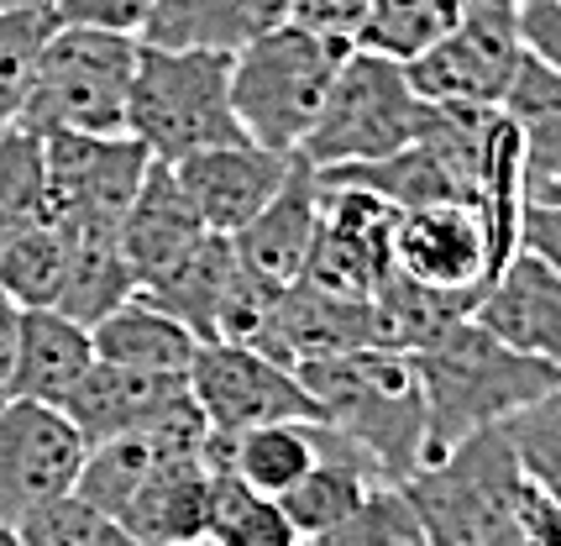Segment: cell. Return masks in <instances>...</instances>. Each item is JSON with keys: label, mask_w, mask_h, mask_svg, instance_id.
I'll use <instances>...</instances> for the list:
<instances>
[{"label": "cell", "mask_w": 561, "mask_h": 546, "mask_svg": "<svg viewBox=\"0 0 561 546\" xmlns=\"http://www.w3.org/2000/svg\"><path fill=\"white\" fill-rule=\"evenodd\" d=\"M316 395L320 421L336 425L383 478H410L431 463V416L415 357L399 348H346L294 363Z\"/></svg>", "instance_id": "cell-1"}, {"label": "cell", "mask_w": 561, "mask_h": 546, "mask_svg": "<svg viewBox=\"0 0 561 546\" xmlns=\"http://www.w3.org/2000/svg\"><path fill=\"white\" fill-rule=\"evenodd\" d=\"M367 5L373 0H289V22L325 32V37H342V43H357V26H363Z\"/></svg>", "instance_id": "cell-36"}, {"label": "cell", "mask_w": 561, "mask_h": 546, "mask_svg": "<svg viewBox=\"0 0 561 546\" xmlns=\"http://www.w3.org/2000/svg\"><path fill=\"white\" fill-rule=\"evenodd\" d=\"M410 357H415L420 389H425L431 457H440L451 442H462L483 425L510 421L519 405L561 389V363H546V357L499 342L472 316L440 326Z\"/></svg>", "instance_id": "cell-2"}, {"label": "cell", "mask_w": 561, "mask_h": 546, "mask_svg": "<svg viewBox=\"0 0 561 546\" xmlns=\"http://www.w3.org/2000/svg\"><path fill=\"white\" fill-rule=\"evenodd\" d=\"M48 205L73 237H122L152 152L131 132H48Z\"/></svg>", "instance_id": "cell-8"}, {"label": "cell", "mask_w": 561, "mask_h": 546, "mask_svg": "<svg viewBox=\"0 0 561 546\" xmlns=\"http://www.w3.org/2000/svg\"><path fill=\"white\" fill-rule=\"evenodd\" d=\"M231 273H237V248H231L226 231H210L195 252H184L173 269H163L152 284H142L137 295L152 299V305H163L169 316H179L199 342H210V337H216L220 295H226Z\"/></svg>", "instance_id": "cell-24"}, {"label": "cell", "mask_w": 561, "mask_h": 546, "mask_svg": "<svg viewBox=\"0 0 561 546\" xmlns=\"http://www.w3.org/2000/svg\"><path fill=\"white\" fill-rule=\"evenodd\" d=\"M16 337H22V305L0 289V399H11V373H16Z\"/></svg>", "instance_id": "cell-40"}, {"label": "cell", "mask_w": 561, "mask_h": 546, "mask_svg": "<svg viewBox=\"0 0 561 546\" xmlns=\"http://www.w3.org/2000/svg\"><path fill=\"white\" fill-rule=\"evenodd\" d=\"M393 269L410 273L425 289H446L478 305L489 289L493 258H489V226L478 216V205H415L399 211L393 226Z\"/></svg>", "instance_id": "cell-13"}, {"label": "cell", "mask_w": 561, "mask_h": 546, "mask_svg": "<svg viewBox=\"0 0 561 546\" xmlns=\"http://www.w3.org/2000/svg\"><path fill=\"white\" fill-rule=\"evenodd\" d=\"M173 179L184 184V195L195 200L210 231H242L263 205H268L294 169V152H273L263 143H216L205 152H190L184 163H169Z\"/></svg>", "instance_id": "cell-14"}, {"label": "cell", "mask_w": 561, "mask_h": 546, "mask_svg": "<svg viewBox=\"0 0 561 546\" xmlns=\"http://www.w3.org/2000/svg\"><path fill=\"white\" fill-rule=\"evenodd\" d=\"M205 237H210V226L195 211V200L184 195V184L173 179V169L152 163L137 200L122 216V258L137 278V289L152 284L163 269H173L184 252H195Z\"/></svg>", "instance_id": "cell-18"}, {"label": "cell", "mask_w": 561, "mask_h": 546, "mask_svg": "<svg viewBox=\"0 0 561 546\" xmlns=\"http://www.w3.org/2000/svg\"><path fill=\"white\" fill-rule=\"evenodd\" d=\"M126 132L152 152V163H184L216 143H242L231 105V53L210 48H137V75L126 100Z\"/></svg>", "instance_id": "cell-3"}, {"label": "cell", "mask_w": 561, "mask_h": 546, "mask_svg": "<svg viewBox=\"0 0 561 546\" xmlns=\"http://www.w3.org/2000/svg\"><path fill=\"white\" fill-rule=\"evenodd\" d=\"M190 395L216 436L263 421H320L305 378L252 342H199L190 363Z\"/></svg>", "instance_id": "cell-10"}, {"label": "cell", "mask_w": 561, "mask_h": 546, "mask_svg": "<svg viewBox=\"0 0 561 546\" xmlns=\"http://www.w3.org/2000/svg\"><path fill=\"white\" fill-rule=\"evenodd\" d=\"M278 22H289V0H158L137 37L152 48L237 53Z\"/></svg>", "instance_id": "cell-21"}, {"label": "cell", "mask_w": 561, "mask_h": 546, "mask_svg": "<svg viewBox=\"0 0 561 546\" xmlns=\"http://www.w3.org/2000/svg\"><path fill=\"white\" fill-rule=\"evenodd\" d=\"M519 37L525 53L561 69V0H519Z\"/></svg>", "instance_id": "cell-38"}, {"label": "cell", "mask_w": 561, "mask_h": 546, "mask_svg": "<svg viewBox=\"0 0 561 546\" xmlns=\"http://www.w3.org/2000/svg\"><path fill=\"white\" fill-rule=\"evenodd\" d=\"M131 295H137V278L122 258V237H73L69 231V273H64L53 310L95 326L105 310H116Z\"/></svg>", "instance_id": "cell-26"}, {"label": "cell", "mask_w": 561, "mask_h": 546, "mask_svg": "<svg viewBox=\"0 0 561 546\" xmlns=\"http://www.w3.org/2000/svg\"><path fill=\"white\" fill-rule=\"evenodd\" d=\"M425 116H431V100L410 84V69L399 58L373 48H346L342 69L331 79V95L294 158H305L310 169L373 163V158H389L404 143H415Z\"/></svg>", "instance_id": "cell-6"}, {"label": "cell", "mask_w": 561, "mask_h": 546, "mask_svg": "<svg viewBox=\"0 0 561 546\" xmlns=\"http://www.w3.org/2000/svg\"><path fill=\"white\" fill-rule=\"evenodd\" d=\"M53 32H58V11L48 0H22L0 11V132L22 122V105L32 95Z\"/></svg>", "instance_id": "cell-29"}, {"label": "cell", "mask_w": 561, "mask_h": 546, "mask_svg": "<svg viewBox=\"0 0 561 546\" xmlns=\"http://www.w3.org/2000/svg\"><path fill=\"white\" fill-rule=\"evenodd\" d=\"M5 5H22V0H0V11H5Z\"/></svg>", "instance_id": "cell-43"}, {"label": "cell", "mask_w": 561, "mask_h": 546, "mask_svg": "<svg viewBox=\"0 0 561 546\" xmlns=\"http://www.w3.org/2000/svg\"><path fill=\"white\" fill-rule=\"evenodd\" d=\"M393 226L399 205L363 184H325L320 179V221L305 258V284L331 295H373L393 269Z\"/></svg>", "instance_id": "cell-12"}, {"label": "cell", "mask_w": 561, "mask_h": 546, "mask_svg": "<svg viewBox=\"0 0 561 546\" xmlns=\"http://www.w3.org/2000/svg\"><path fill=\"white\" fill-rule=\"evenodd\" d=\"M316 221H320V174L305 158H294L284 190L242 231H231V248L257 278L289 289L294 278L305 273V258H310V242H316Z\"/></svg>", "instance_id": "cell-19"}, {"label": "cell", "mask_w": 561, "mask_h": 546, "mask_svg": "<svg viewBox=\"0 0 561 546\" xmlns=\"http://www.w3.org/2000/svg\"><path fill=\"white\" fill-rule=\"evenodd\" d=\"M90 342H95V357H105V363L152 368V373H190V363L199 352L195 331L142 295H131L116 310H105L90 326Z\"/></svg>", "instance_id": "cell-23"}, {"label": "cell", "mask_w": 561, "mask_h": 546, "mask_svg": "<svg viewBox=\"0 0 561 546\" xmlns=\"http://www.w3.org/2000/svg\"><path fill=\"white\" fill-rule=\"evenodd\" d=\"M216 468V463H210ZM205 542L216 546H294L289 515H284V504L263 489H252L242 484L237 473L216 468L210 478V525H205Z\"/></svg>", "instance_id": "cell-28"}, {"label": "cell", "mask_w": 561, "mask_h": 546, "mask_svg": "<svg viewBox=\"0 0 561 546\" xmlns=\"http://www.w3.org/2000/svg\"><path fill=\"white\" fill-rule=\"evenodd\" d=\"M58 11V22L69 26H105V32H142V22L152 16L158 0H48Z\"/></svg>", "instance_id": "cell-35"}, {"label": "cell", "mask_w": 561, "mask_h": 546, "mask_svg": "<svg viewBox=\"0 0 561 546\" xmlns=\"http://www.w3.org/2000/svg\"><path fill=\"white\" fill-rule=\"evenodd\" d=\"M184 399H190V373H152L95 357L64 410L84 431V442H105V436H122V431L169 416Z\"/></svg>", "instance_id": "cell-17"}, {"label": "cell", "mask_w": 561, "mask_h": 546, "mask_svg": "<svg viewBox=\"0 0 561 546\" xmlns=\"http://www.w3.org/2000/svg\"><path fill=\"white\" fill-rule=\"evenodd\" d=\"M525 248L540 252V258L561 273V200L530 195V211H525Z\"/></svg>", "instance_id": "cell-39"}, {"label": "cell", "mask_w": 561, "mask_h": 546, "mask_svg": "<svg viewBox=\"0 0 561 546\" xmlns=\"http://www.w3.org/2000/svg\"><path fill=\"white\" fill-rule=\"evenodd\" d=\"M325 546H431L404 478H373L363 504L346 515Z\"/></svg>", "instance_id": "cell-33"}, {"label": "cell", "mask_w": 561, "mask_h": 546, "mask_svg": "<svg viewBox=\"0 0 561 546\" xmlns=\"http://www.w3.org/2000/svg\"><path fill=\"white\" fill-rule=\"evenodd\" d=\"M352 43L310 32L299 22H278L231 53V105L252 143L273 152H299L305 132L316 126L331 79Z\"/></svg>", "instance_id": "cell-5"}, {"label": "cell", "mask_w": 561, "mask_h": 546, "mask_svg": "<svg viewBox=\"0 0 561 546\" xmlns=\"http://www.w3.org/2000/svg\"><path fill=\"white\" fill-rule=\"evenodd\" d=\"M137 48H142V37H131V32L58 22L16 126L37 132V137H48V132H126Z\"/></svg>", "instance_id": "cell-7"}, {"label": "cell", "mask_w": 561, "mask_h": 546, "mask_svg": "<svg viewBox=\"0 0 561 546\" xmlns=\"http://www.w3.org/2000/svg\"><path fill=\"white\" fill-rule=\"evenodd\" d=\"M0 542H11V531H5V521H0Z\"/></svg>", "instance_id": "cell-42"}, {"label": "cell", "mask_w": 561, "mask_h": 546, "mask_svg": "<svg viewBox=\"0 0 561 546\" xmlns=\"http://www.w3.org/2000/svg\"><path fill=\"white\" fill-rule=\"evenodd\" d=\"M472 5L478 0H373L352 48H373V53L399 58V64H410L436 37H446Z\"/></svg>", "instance_id": "cell-27"}, {"label": "cell", "mask_w": 561, "mask_h": 546, "mask_svg": "<svg viewBox=\"0 0 561 546\" xmlns=\"http://www.w3.org/2000/svg\"><path fill=\"white\" fill-rule=\"evenodd\" d=\"M48 152L43 137L26 126H5L0 132V242L16 237L26 226L48 221Z\"/></svg>", "instance_id": "cell-31"}, {"label": "cell", "mask_w": 561, "mask_h": 546, "mask_svg": "<svg viewBox=\"0 0 561 546\" xmlns=\"http://www.w3.org/2000/svg\"><path fill=\"white\" fill-rule=\"evenodd\" d=\"M210 457L205 452H173L137 484V494L122 504V531L131 546H190L205 542L210 525Z\"/></svg>", "instance_id": "cell-16"}, {"label": "cell", "mask_w": 561, "mask_h": 546, "mask_svg": "<svg viewBox=\"0 0 561 546\" xmlns=\"http://www.w3.org/2000/svg\"><path fill=\"white\" fill-rule=\"evenodd\" d=\"M90 457L84 431L64 405L11 395L0 399V521L5 531L37 504L69 494Z\"/></svg>", "instance_id": "cell-11"}, {"label": "cell", "mask_w": 561, "mask_h": 546, "mask_svg": "<svg viewBox=\"0 0 561 546\" xmlns=\"http://www.w3.org/2000/svg\"><path fill=\"white\" fill-rule=\"evenodd\" d=\"M205 457L216 468L237 473L242 484L263 489V494H284L289 484H299L305 473L316 468L320 457V421H263L247 425V431H231V436H216L205 442Z\"/></svg>", "instance_id": "cell-22"}, {"label": "cell", "mask_w": 561, "mask_h": 546, "mask_svg": "<svg viewBox=\"0 0 561 546\" xmlns=\"http://www.w3.org/2000/svg\"><path fill=\"white\" fill-rule=\"evenodd\" d=\"M472 321L530 357L561 363V273L540 252L519 248L504 263V273L478 295Z\"/></svg>", "instance_id": "cell-15"}, {"label": "cell", "mask_w": 561, "mask_h": 546, "mask_svg": "<svg viewBox=\"0 0 561 546\" xmlns=\"http://www.w3.org/2000/svg\"><path fill=\"white\" fill-rule=\"evenodd\" d=\"M514 521H519V546H561V499L546 494L536 478H525Z\"/></svg>", "instance_id": "cell-37"}, {"label": "cell", "mask_w": 561, "mask_h": 546, "mask_svg": "<svg viewBox=\"0 0 561 546\" xmlns=\"http://www.w3.org/2000/svg\"><path fill=\"white\" fill-rule=\"evenodd\" d=\"M510 122L519 126L525 143V174H530V195L561 179V69L540 64L536 53L519 58L514 84L504 95Z\"/></svg>", "instance_id": "cell-25"}, {"label": "cell", "mask_w": 561, "mask_h": 546, "mask_svg": "<svg viewBox=\"0 0 561 546\" xmlns=\"http://www.w3.org/2000/svg\"><path fill=\"white\" fill-rule=\"evenodd\" d=\"M504 431H510L514 457H519L525 478H536L546 494L561 499V389L519 405L510 421H504Z\"/></svg>", "instance_id": "cell-34"}, {"label": "cell", "mask_w": 561, "mask_h": 546, "mask_svg": "<svg viewBox=\"0 0 561 546\" xmlns=\"http://www.w3.org/2000/svg\"><path fill=\"white\" fill-rule=\"evenodd\" d=\"M431 546H519L525 468L504 421L483 425L404 478Z\"/></svg>", "instance_id": "cell-4"}, {"label": "cell", "mask_w": 561, "mask_h": 546, "mask_svg": "<svg viewBox=\"0 0 561 546\" xmlns=\"http://www.w3.org/2000/svg\"><path fill=\"white\" fill-rule=\"evenodd\" d=\"M525 58L519 0H478L446 37L415 53L404 69L431 105H504Z\"/></svg>", "instance_id": "cell-9"}, {"label": "cell", "mask_w": 561, "mask_h": 546, "mask_svg": "<svg viewBox=\"0 0 561 546\" xmlns=\"http://www.w3.org/2000/svg\"><path fill=\"white\" fill-rule=\"evenodd\" d=\"M11 542L16 546H131V536L122 531V521L111 510H100L90 494H69L37 504L32 515L11 525Z\"/></svg>", "instance_id": "cell-32"}, {"label": "cell", "mask_w": 561, "mask_h": 546, "mask_svg": "<svg viewBox=\"0 0 561 546\" xmlns=\"http://www.w3.org/2000/svg\"><path fill=\"white\" fill-rule=\"evenodd\" d=\"M540 200H561V179H557V184H546V190H540Z\"/></svg>", "instance_id": "cell-41"}, {"label": "cell", "mask_w": 561, "mask_h": 546, "mask_svg": "<svg viewBox=\"0 0 561 546\" xmlns=\"http://www.w3.org/2000/svg\"><path fill=\"white\" fill-rule=\"evenodd\" d=\"M69 273V231L58 216L0 242V289L16 305H53Z\"/></svg>", "instance_id": "cell-30"}, {"label": "cell", "mask_w": 561, "mask_h": 546, "mask_svg": "<svg viewBox=\"0 0 561 546\" xmlns=\"http://www.w3.org/2000/svg\"><path fill=\"white\" fill-rule=\"evenodd\" d=\"M95 363L90 326L53 310V305H22V337H16V373H11V395L69 405L79 378Z\"/></svg>", "instance_id": "cell-20"}]
</instances>
